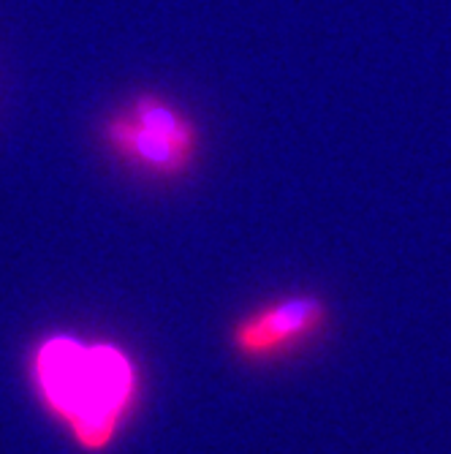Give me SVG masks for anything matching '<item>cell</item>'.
Masks as SVG:
<instances>
[{"mask_svg":"<svg viewBox=\"0 0 451 454\" xmlns=\"http://www.w3.org/2000/svg\"><path fill=\"white\" fill-rule=\"evenodd\" d=\"M109 137L117 145L120 153H126L136 160H142L144 167L158 169V172H180L188 160V150L175 145L172 139L160 137L144 126H139L136 120H117L109 126Z\"/></svg>","mask_w":451,"mask_h":454,"instance_id":"3957f363","label":"cell"},{"mask_svg":"<svg viewBox=\"0 0 451 454\" xmlns=\"http://www.w3.org/2000/svg\"><path fill=\"white\" fill-rule=\"evenodd\" d=\"M323 305L315 297H297L272 305L237 326L234 343L242 354H272L321 326Z\"/></svg>","mask_w":451,"mask_h":454,"instance_id":"7a4b0ae2","label":"cell"},{"mask_svg":"<svg viewBox=\"0 0 451 454\" xmlns=\"http://www.w3.org/2000/svg\"><path fill=\"white\" fill-rule=\"evenodd\" d=\"M35 379L47 405L93 451L112 441L136 389L134 367L120 348L71 338H52L38 348Z\"/></svg>","mask_w":451,"mask_h":454,"instance_id":"6da1fadb","label":"cell"},{"mask_svg":"<svg viewBox=\"0 0 451 454\" xmlns=\"http://www.w3.org/2000/svg\"><path fill=\"white\" fill-rule=\"evenodd\" d=\"M134 120L139 122V126H144V129H150V131H155L160 137H167L175 145H180L183 150L193 153V129L188 126V122L172 106H167L163 101L142 98L136 104Z\"/></svg>","mask_w":451,"mask_h":454,"instance_id":"277c9868","label":"cell"}]
</instances>
